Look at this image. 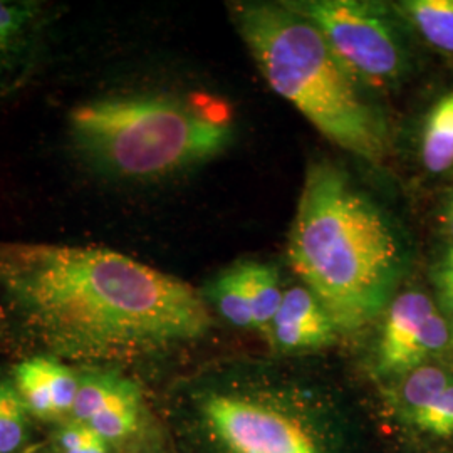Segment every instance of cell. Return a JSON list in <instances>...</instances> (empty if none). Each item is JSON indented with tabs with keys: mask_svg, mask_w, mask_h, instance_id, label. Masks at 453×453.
Returning a JSON list of instances; mask_svg holds the SVG:
<instances>
[{
	"mask_svg": "<svg viewBox=\"0 0 453 453\" xmlns=\"http://www.w3.org/2000/svg\"><path fill=\"white\" fill-rule=\"evenodd\" d=\"M234 20L264 80L316 130L365 162L387 157L383 116L309 20L284 2L237 4Z\"/></svg>",
	"mask_w": 453,
	"mask_h": 453,
	"instance_id": "obj_3",
	"label": "cell"
},
{
	"mask_svg": "<svg viewBox=\"0 0 453 453\" xmlns=\"http://www.w3.org/2000/svg\"><path fill=\"white\" fill-rule=\"evenodd\" d=\"M37 12L39 9L34 4L0 0V61L19 48Z\"/></svg>",
	"mask_w": 453,
	"mask_h": 453,
	"instance_id": "obj_17",
	"label": "cell"
},
{
	"mask_svg": "<svg viewBox=\"0 0 453 453\" xmlns=\"http://www.w3.org/2000/svg\"><path fill=\"white\" fill-rule=\"evenodd\" d=\"M443 222H445V226H447L450 235L453 237V215H445V217H443Z\"/></svg>",
	"mask_w": 453,
	"mask_h": 453,
	"instance_id": "obj_22",
	"label": "cell"
},
{
	"mask_svg": "<svg viewBox=\"0 0 453 453\" xmlns=\"http://www.w3.org/2000/svg\"><path fill=\"white\" fill-rule=\"evenodd\" d=\"M402 7L432 46L453 52V0H410Z\"/></svg>",
	"mask_w": 453,
	"mask_h": 453,
	"instance_id": "obj_13",
	"label": "cell"
},
{
	"mask_svg": "<svg viewBox=\"0 0 453 453\" xmlns=\"http://www.w3.org/2000/svg\"><path fill=\"white\" fill-rule=\"evenodd\" d=\"M453 378L438 366H418L406 372L405 381L400 388V402L406 417L411 420L418 411L450 385Z\"/></svg>",
	"mask_w": 453,
	"mask_h": 453,
	"instance_id": "obj_15",
	"label": "cell"
},
{
	"mask_svg": "<svg viewBox=\"0 0 453 453\" xmlns=\"http://www.w3.org/2000/svg\"><path fill=\"white\" fill-rule=\"evenodd\" d=\"M432 280L435 284L441 306L453 314V245L434 267Z\"/></svg>",
	"mask_w": 453,
	"mask_h": 453,
	"instance_id": "obj_20",
	"label": "cell"
},
{
	"mask_svg": "<svg viewBox=\"0 0 453 453\" xmlns=\"http://www.w3.org/2000/svg\"><path fill=\"white\" fill-rule=\"evenodd\" d=\"M445 215H453V196L452 198H450L449 205H447V211H445Z\"/></svg>",
	"mask_w": 453,
	"mask_h": 453,
	"instance_id": "obj_23",
	"label": "cell"
},
{
	"mask_svg": "<svg viewBox=\"0 0 453 453\" xmlns=\"http://www.w3.org/2000/svg\"><path fill=\"white\" fill-rule=\"evenodd\" d=\"M142 393L125 376H118L116 385L104 403L88 421L99 437L108 443H119L133 437L142 425Z\"/></svg>",
	"mask_w": 453,
	"mask_h": 453,
	"instance_id": "obj_10",
	"label": "cell"
},
{
	"mask_svg": "<svg viewBox=\"0 0 453 453\" xmlns=\"http://www.w3.org/2000/svg\"><path fill=\"white\" fill-rule=\"evenodd\" d=\"M71 453H110V443L104 441L103 438L97 437L93 443H89L88 447H84L81 450Z\"/></svg>",
	"mask_w": 453,
	"mask_h": 453,
	"instance_id": "obj_21",
	"label": "cell"
},
{
	"mask_svg": "<svg viewBox=\"0 0 453 453\" xmlns=\"http://www.w3.org/2000/svg\"><path fill=\"white\" fill-rule=\"evenodd\" d=\"M241 267L254 318V327L269 336L275 314L284 297L279 274L274 267L259 262H241Z\"/></svg>",
	"mask_w": 453,
	"mask_h": 453,
	"instance_id": "obj_12",
	"label": "cell"
},
{
	"mask_svg": "<svg viewBox=\"0 0 453 453\" xmlns=\"http://www.w3.org/2000/svg\"><path fill=\"white\" fill-rule=\"evenodd\" d=\"M209 297L228 323L242 329L254 327V318L243 284L241 262L228 267L211 282Z\"/></svg>",
	"mask_w": 453,
	"mask_h": 453,
	"instance_id": "obj_14",
	"label": "cell"
},
{
	"mask_svg": "<svg viewBox=\"0 0 453 453\" xmlns=\"http://www.w3.org/2000/svg\"><path fill=\"white\" fill-rule=\"evenodd\" d=\"M309 20L355 81L381 86L395 81L405 65L402 44L383 11L357 0L284 2Z\"/></svg>",
	"mask_w": 453,
	"mask_h": 453,
	"instance_id": "obj_5",
	"label": "cell"
},
{
	"mask_svg": "<svg viewBox=\"0 0 453 453\" xmlns=\"http://www.w3.org/2000/svg\"><path fill=\"white\" fill-rule=\"evenodd\" d=\"M449 342L450 326L434 301L423 292H403L385 318L378 348L380 370L388 374L411 372Z\"/></svg>",
	"mask_w": 453,
	"mask_h": 453,
	"instance_id": "obj_7",
	"label": "cell"
},
{
	"mask_svg": "<svg viewBox=\"0 0 453 453\" xmlns=\"http://www.w3.org/2000/svg\"><path fill=\"white\" fill-rule=\"evenodd\" d=\"M86 160L123 179H157L205 162L232 140L228 123L166 96L101 97L69 114Z\"/></svg>",
	"mask_w": 453,
	"mask_h": 453,
	"instance_id": "obj_4",
	"label": "cell"
},
{
	"mask_svg": "<svg viewBox=\"0 0 453 453\" xmlns=\"http://www.w3.org/2000/svg\"><path fill=\"white\" fill-rule=\"evenodd\" d=\"M16 388L29 413L42 420L71 415L80 374L56 357H34L17 365Z\"/></svg>",
	"mask_w": 453,
	"mask_h": 453,
	"instance_id": "obj_8",
	"label": "cell"
},
{
	"mask_svg": "<svg viewBox=\"0 0 453 453\" xmlns=\"http://www.w3.org/2000/svg\"><path fill=\"white\" fill-rule=\"evenodd\" d=\"M27 413L16 387L0 381V453H14L24 443Z\"/></svg>",
	"mask_w": 453,
	"mask_h": 453,
	"instance_id": "obj_16",
	"label": "cell"
},
{
	"mask_svg": "<svg viewBox=\"0 0 453 453\" xmlns=\"http://www.w3.org/2000/svg\"><path fill=\"white\" fill-rule=\"evenodd\" d=\"M99 437L96 432L81 421L71 420L63 425L56 435V440L65 453L76 452L88 447Z\"/></svg>",
	"mask_w": 453,
	"mask_h": 453,
	"instance_id": "obj_19",
	"label": "cell"
},
{
	"mask_svg": "<svg viewBox=\"0 0 453 453\" xmlns=\"http://www.w3.org/2000/svg\"><path fill=\"white\" fill-rule=\"evenodd\" d=\"M336 326L308 288L284 292L269 338L280 351L294 353L323 348L334 340Z\"/></svg>",
	"mask_w": 453,
	"mask_h": 453,
	"instance_id": "obj_9",
	"label": "cell"
},
{
	"mask_svg": "<svg viewBox=\"0 0 453 453\" xmlns=\"http://www.w3.org/2000/svg\"><path fill=\"white\" fill-rule=\"evenodd\" d=\"M203 411L213 435L230 453H321L297 421L273 406L213 395Z\"/></svg>",
	"mask_w": 453,
	"mask_h": 453,
	"instance_id": "obj_6",
	"label": "cell"
},
{
	"mask_svg": "<svg viewBox=\"0 0 453 453\" xmlns=\"http://www.w3.org/2000/svg\"><path fill=\"white\" fill-rule=\"evenodd\" d=\"M411 423L435 437H449L453 434V380L437 398L418 411Z\"/></svg>",
	"mask_w": 453,
	"mask_h": 453,
	"instance_id": "obj_18",
	"label": "cell"
},
{
	"mask_svg": "<svg viewBox=\"0 0 453 453\" xmlns=\"http://www.w3.org/2000/svg\"><path fill=\"white\" fill-rule=\"evenodd\" d=\"M288 257L342 331H357L387 306L403 265L387 213L326 160L309 165Z\"/></svg>",
	"mask_w": 453,
	"mask_h": 453,
	"instance_id": "obj_2",
	"label": "cell"
},
{
	"mask_svg": "<svg viewBox=\"0 0 453 453\" xmlns=\"http://www.w3.org/2000/svg\"><path fill=\"white\" fill-rule=\"evenodd\" d=\"M421 162L430 173H443L453 165V93L432 108L421 134Z\"/></svg>",
	"mask_w": 453,
	"mask_h": 453,
	"instance_id": "obj_11",
	"label": "cell"
},
{
	"mask_svg": "<svg viewBox=\"0 0 453 453\" xmlns=\"http://www.w3.org/2000/svg\"><path fill=\"white\" fill-rule=\"evenodd\" d=\"M0 286L50 351L78 361L145 355L211 326L190 284L104 247L0 243Z\"/></svg>",
	"mask_w": 453,
	"mask_h": 453,
	"instance_id": "obj_1",
	"label": "cell"
}]
</instances>
